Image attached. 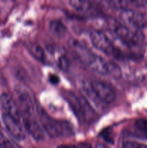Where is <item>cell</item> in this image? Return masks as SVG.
<instances>
[{
  "instance_id": "cell-1",
  "label": "cell",
  "mask_w": 147,
  "mask_h": 148,
  "mask_svg": "<svg viewBox=\"0 0 147 148\" xmlns=\"http://www.w3.org/2000/svg\"><path fill=\"white\" fill-rule=\"evenodd\" d=\"M65 98L81 121L91 124L96 120V113L84 97L76 95L74 92H66Z\"/></svg>"
},
{
  "instance_id": "cell-2",
  "label": "cell",
  "mask_w": 147,
  "mask_h": 148,
  "mask_svg": "<svg viewBox=\"0 0 147 148\" xmlns=\"http://www.w3.org/2000/svg\"><path fill=\"white\" fill-rule=\"evenodd\" d=\"M40 120L46 132L52 137H69L74 134L73 127L66 121H59L49 116L45 111L40 110Z\"/></svg>"
},
{
  "instance_id": "cell-3",
  "label": "cell",
  "mask_w": 147,
  "mask_h": 148,
  "mask_svg": "<svg viewBox=\"0 0 147 148\" xmlns=\"http://www.w3.org/2000/svg\"><path fill=\"white\" fill-rule=\"evenodd\" d=\"M114 32L122 42L132 47L142 46L145 40V37L141 30L132 29L124 25L116 26Z\"/></svg>"
},
{
  "instance_id": "cell-4",
  "label": "cell",
  "mask_w": 147,
  "mask_h": 148,
  "mask_svg": "<svg viewBox=\"0 0 147 148\" xmlns=\"http://www.w3.org/2000/svg\"><path fill=\"white\" fill-rule=\"evenodd\" d=\"M90 88L95 99L105 103H111L115 101L116 93L115 90L108 82L102 80H93L89 82Z\"/></svg>"
},
{
  "instance_id": "cell-5",
  "label": "cell",
  "mask_w": 147,
  "mask_h": 148,
  "mask_svg": "<svg viewBox=\"0 0 147 148\" xmlns=\"http://www.w3.org/2000/svg\"><path fill=\"white\" fill-rule=\"evenodd\" d=\"M81 60L92 71L103 76H108V67L110 61L105 60L102 56L92 51L89 49Z\"/></svg>"
},
{
  "instance_id": "cell-6",
  "label": "cell",
  "mask_w": 147,
  "mask_h": 148,
  "mask_svg": "<svg viewBox=\"0 0 147 148\" xmlns=\"http://www.w3.org/2000/svg\"><path fill=\"white\" fill-rule=\"evenodd\" d=\"M90 40L95 48L106 54L115 56L120 55V52L116 50L110 39L103 32L100 30L92 31L90 33Z\"/></svg>"
},
{
  "instance_id": "cell-7",
  "label": "cell",
  "mask_w": 147,
  "mask_h": 148,
  "mask_svg": "<svg viewBox=\"0 0 147 148\" xmlns=\"http://www.w3.org/2000/svg\"><path fill=\"white\" fill-rule=\"evenodd\" d=\"M120 18L124 25L135 30H141L146 25V19L144 13L133 10H122L120 14Z\"/></svg>"
},
{
  "instance_id": "cell-8",
  "label": "cell",
  "mask_w": 147,
  "mask_h": 148,
  "mask_svg": "<svg viewBox=\"0 0 147 148\" xmlns=\"http://www.w3.org/2000/svg\"><path fill=\"white\" fill-rule=\"evenodd\" d=\"M24 126L27 132L31 135L33 139L37 141H40L44 138V134L38 121L36 119L34 114H26L21 116Z\"/></svg>"
},
{
  "instance_id": "cell-9",
  "label": "cell",
  "mask_w": 147,
  "mask_h": 148,
  "mask_svg": "<svg viewBox=\"0 0 147 148\" xmlns=\"http://www.w3.org/2000/svg\"><path fill=\"white\" fill-rule=\"evenodd\" d=\"M2 121L8 132L15 140L22 141L25 139V133L20 121L15 119L5 113L2 114Z\"/></svg>"
},
{
  "instance_id": "cell-10",
  "label": "cell",
  "mask_w": 147,
  "mask_h": 148,
  "mask_svg": "<svg viewBox=\"0 0 147 148\" xmlns=\"http://www.w3.org/2000/svg\"><path fill=\"white\" fill-rule=\"evenodd\" d=\"M0 105L4 111V113L15 119L20 121L21 115L15 100L10 95L4 93L0 96Z\"/></svg>"
},
{
  "instance_id": "cell-11",
  "label": "cell",
  "mask_w": 147,
  "mask_h": 148,
  "mask_svg": "<svg viewBox=\"0 0 147 148\" xmlns=\"http://www.w3.org/2000/svg\"><path fill=\"white\" fill-rule=\"evenodd\" d=\"M69 4L74 10H76L79 12L91 14L95 12V7L89 1H80V0H71L69 1Z\"/></svg>"
},
{
  "instance_id": "cell-12",
  "label": "cell",
  "mask_w": 147,
  "mask_h": 148,
  "mask_svg": "<svg viewBox=\"0 0 147 148\" xmlns=\"http://www.w3.org/2000/svg\"><path fill=\"white\" fill-rule=\"evenodd\" d=\"M49 28L52 34L59 38H61L66 35L67 32L66 26L59 20H52L49 24Z\"/></svg>"
},
{
  "instance_id": "cell-13",
  "label": "cell",
  "mask_w": 147,
  "mask_h": 148,
  "mask_svg": "<svg viewBox=\"0 0 147 148\" xmlns=\"http://www.w3.org/2000/svg\"><path fill=\"white\" fill-rule=\"evenodd\" d=\"M27 49L30 54L40 62H43L46 58L45 51L43 48L36 43H30L27 45Z\"/></svg>"
},
{
  "instance_id": "cell-14",
  "label": "cell",
  "mask_w": 147,
  "mask_h": 148,
  "mask_svg": "<svg viewBox=\"0 0 147 148\" xmlns=\"http://www.w3.org/2000/svg\"><path fill=\"white\" fill-rule=\"evenodd\" d=\"M135 127L141 135L147 138V120L144 119H138L135 123Z\"/></svg>"
},
{
  "instance_id": "cell-15",
  "label": "cell",
  "mask_w": 147,
  "mask_h": 148,
  "mask_svg": "<svg viewBox=\"0 0 147 148\" xmlns=\"http://www.w3.org/2000/svg\"><path fill=\"white\" fill-rule=\"evenodd\" d=\"M108 76L112 77H120L121 76L120 67L115 62L110 61L109 67H108Z\"/></svg>"
},
{
  "instance_id": "cell-16",
  "label": "cell",
  "mask_w": 147,
  "mask_h": 148,
  "mask_svg": "<svg viewBox=\"0 0 147 148\" xmlns=\"http://www.w3.org/2000/svg\"><path fill=\"white\" fill-rule=\"evenodd\" d=\"M58 66L61 70H67L70 66V61L65 54H61L57 59Z\"/></svg>"
},
{
  "instance_id": "cell-17",
  "label": "cell",
  "mask_w": 147,
  "mask_h": 148,
  "mask_svg": "<svg viewBox=\"0 0 147 148\" xmlns=\"http://www.w3.org/2000/svg\"><path fill=\"white\" fill-rule=\"evenodd\" d=\"M0 148H15L12 142L0 132Z\"/></svg>"
},
{
  "instance_id": "cell-18",
  "label": "cell",
  "mask_w": 147,
  "mask_h": 148,
  "mask_svg": "<svg viewBox=\"0 0 147 148\" xmlns=\"http://www.w3.org/2000/svg\"><path fill=\"white\" fill-rule=\"evenodd\" d=\"M122 148H147V145L135 141H125L122 143Z\"/></svg>"
},
{
  "instance_id": "cell-19",
  "label": "cell",
  "mask_w": 147,
  "mask_h": 148,
  "mask_svg": "<svg viewBox=\"0 0 147 148\" xmlns=\"http://www.w3.org/2000/svg\"><path fill=\"white\" fill-rule=\"evenodd\" d=\"M49 81L51 82L53 85H56V84L59 83V81H60V78L58 75H54V74H51V75H49Z\"/></svg>"
},
{
  "instance_id": "cell-20",
  "label": "cell",
  "mask_w": 147,
  "mask_h": 148,
  "mask_svg": "<svg viewBox=\"0 0 147 148\" xmlns=\"http://www.w3.org/2000/svg\"><path fill=\"white\" fill-rule=\"evenodd\" d=\"M57 148H77L76 146L73 145H61L58 146Z\"/></svg>"
},
{
  "instance_id": "cell-21",
  "label": "cell",
  "mask_w": 147,
  "mask_h": 148,
  "mask_svg": "<svg viewBox=\"0 0 147 148\" xmlns=\"http://www.w3.org/2000/svg\"><path fill=\"white\" fill-rule=\"evenodd\" d=\"M95 148H108V147L103 144H98L97 145Z\"/></svg>"
}]
</instances>
